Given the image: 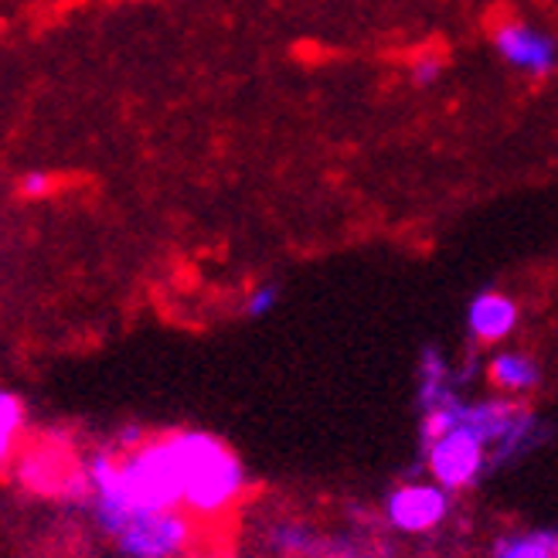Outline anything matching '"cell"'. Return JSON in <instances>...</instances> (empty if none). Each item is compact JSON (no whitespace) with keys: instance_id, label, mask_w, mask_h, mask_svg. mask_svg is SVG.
<instances>
[{"instance_id":"obj_13","label":"cell","mask_w":558,"mask_h":558,"mask_svg":"<svg viewBox=\"0 0 558 558\" xmlns=\"http://www.w3.org/2000/svg\"><path fill=\"white\" fill-rule=\"evenodd\" d=\"M276 306H279V287L276 283H259V287L248 290V296L242 303V314L248 320H263V317H269L276 311Z\"/></svg>"},{"instance_id":"obj_8","label":"cell","mask_w":558,"mask_h":558,"mask_svg":"<svg viewBox=\"0 0 558 558\" xmlns=\"http://www.w3.org/2000/svg\"><path fill=\"white\" fill-rule=\"evenodd\" d=\"M453 399H460V396H457L450 361H446V354L439 348H426L418 354V409L426 415Z\"/></svg>"},{"instance_id":"obj_1","label":"cell","mask_w":558,"mask_h":558,"mask_svg":"<svg viewBox=\"0 0 558 558\" xmlns=\"http://www.w3.org/2000/svg\"><path fill=\"white\" fill-rule=\"evenodd\" d=\"M171 439L181 463V508L191 518H218L235 508L248 487V477L232 446L202 429H178Z\"/></svg>"},{"instance_id":"obj_11","label":"cell","mask_w":558,"mask_h":558,"mask_svg":"<svg viewBox=\"0 0 558 558\" xmlns=\"http://www.w3.org/2000/svg\"><path fill=\"white\" fill-rule=\"evenodd\" d=\"M272 545L290 558H303V555L314 551L317 535H314V527H306L300 521H283V524L272 527Z\"/></svg>"},{"instance_id":"obj_3","label":"cell","mask_w":558,"mask_h":558,"mask_svg":"<svg viewBox=\"0 0 558 558\" xmlns=\"http://www.w3.org/2000/svg\"><path fill=\"white\" fill-rule=\"evenodd\" d=\"M191 514L174 511H133L113 535L126 558H178L191 545Z\"/></svg>"},{"instance_id":"obj_4","label":"cell","mask_w":558,"mask_h":558,"mask_svg":"<svg viewBox=\"0 0 558 558\" xmlns=\"http://www.w3.org/2000/svg\"><path fill=\"white\" fill-rule=\"evenodd\" d=\"M453 494L436 481H405L385 494L381 514L399 535H429L450 518Z\"/></svg>"},{"instance_id":"obj_10","label":"cell","mask_w":558,"mask_h":558,"mask_svg":"<svg viewBox=\"0 0 558 558\" xmlns=\"http://www.w3.org/2000/svg\"><path fill=\"white\" fill-rule=\"evenodd\" d=\"M24 433V402L17 392H0V460H11L17 453V439Z\"/></svg>"},{"instance_id":"obj_14","label":"cell","mask_w":558,"mask_h":558,"mask_svg":"<svg viewBox=\"0 0 558 558\" xmlns=\"http://www.w3.org/2000/svg\"><path fill=\"white\" fill-rule=\"evenodd\" d=\"M48 191H51V174L45 171H24L17 178V194H24V198H45Z\"/></svg>"},{"instance_id":"obj_5","label":"cell","mask_w":558,"mask_h":558,"mask_svg":"<svg viewBox=\"0 0 558 558\" xmlns=\"http://www.w3.org/2000/svg\"><path fill=\"white\" fill-rule=\"evenodd\" d=\"M490 41L494 51L500 54V62L521 75L548 78L558 69V41L527 21H500Z\"/></svg>"},{"instance_id":"obj_7","label":"cell","mask_w":558,"mask_h":558,"mask_svg":"<svg viewBox=\"0 0 558 558\" xmlns=\"http://www.w3.org/2000/svg\"><path fill=\"white\" fill-rule=\"evenodd\" d=\"M487 381L508 399H521L542 385V365L524 351H494L487 357Z\"/></svg>"},{"instance_id":"obj_9","label":"cell","mask_w":558,"mask_h":558,"mask_svg":"<svg viewBox=\"0 0 558 558\" xmlns=\"http://www.w3.org/2000/svg\"><path fill=\"white\" fill-rule=\"evenodd\" d=\"M490 558H558V532H511V535H500Z\"/></svg>"},{"instance_id":"obj_2","label":"cell","mask_w":558,"mask_h":558,"mask_svg":"<svg viewBox=\"0 0 558 558\" xmlns=\"http://www.w3.org/2000/svg\"><path fill=\"white\" fill-rule=\"evenodd\" d=\"M423 446H426L429 481H436L450 494L470 490L490 470V446L481 436V429L470 426L466 418Z\"/></svg>"},{"instance_id":"obj_6","label":"cell","mask_w":558,"mask_h":558,"mask_svg":"<svg viewBox=\"0 0 558 558\" xmlns=\"http://www.w3.org/2000/svg\"><path fill=\"white\" fill-rule=\"evenodd\" d=\"M518 317H521L518 303L508 293L484 290L466 306V330L477 344L490 348V344H500V341L511 338L514 327H518Z\"/></svg>"},{"instance_id":"obj_12","label":"cell","mask_w":558,"mask_h":558,"mask_svg":"<svg viewBox=\"0 0 558 558\" xmlns=\"http://www.w3.org/2000/svg\"><path fill=\"white\" fill-rule=\"evenodd\" d=\"M446 72V59L439 51H423V54H415V62L409 65V78H412V86H436V82L442 78Z\"/></svg>"}]
</instances>
